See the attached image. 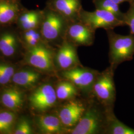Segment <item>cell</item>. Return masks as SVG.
<instances>
[{"label":"cell","instance_id":"obj_1","mask_svg":"<svg viewBox=\"0 0 134 134\" xmlns=\"http://www.w3.org/2000/svg\"><path fill=\"white\" fill-rule=\"evenodd\" d=\"M109 43V58L112 69L122 63L133 59L134 55V36L131 34L123 35L113 29L106 30Z\"/></svg>","mask_w":134,"mask_h":134},{"label":"cell","instance_id":"obj_2","mask_svg":"<svg viewBox=\"0 0 134 134\" xmlns=\"http://www.w3.org/2000/svg\"><path fill=\"white\" fill-rule=\"evenodd\" d=\"M43 10L40 31L44 40L46 42L60 41L62 43L70 22L61 14L46 6Z\"/></svg>","mask_w":134,"mask_h":134},{"label":"cell","instance_id":"obj_3","mask_svg":"<svg viewBox=\"0 0 134 134\" xmlns=\"http://www.w3.org/2000/svg\"><path fill=\"white\" fill-rule=\"evenodd\" d=\"M79 20L96 31L97 29H113L116 27L125 25L124 23L108 12L96 9L89 12L82 9Z\"/></svg>","mask_w":134,"mask_h":134},{"label":"cell","instance_id":"obj_4","mask_svg":"<svg viewBox=\"0 0 134 134\" xmlns=\"http://www.w3.org/2000/svg\"><path fill=\"white\" fill-rule=\"evenodd\" d=\"M96 31L80 20L69 23L65 39L76 46H91L94 42Z\"/></svg>","mask_w":134,"mask_h":134},{"label":"cell","instance_id":"obj_5","mask_svg":"<svg viewBox=\"0 0 134 134\" xmlns=\"http://www.w3.org/2000/svg\"><path fill=\"white\" fill-rule=\"evenodd\" d=\"M112 69L97 75L92 88L96 97L107 105L114 102L116 95Z\"/></svg>","mask_w":134,"mask_h":134},{"label":"cell","instance_id":"obj_6","mask_svg":"<svg viewBox=\"0 0 134 134\" xmlns=\"http://www.w3.org/2000/svg\"><path fill=\"white\" fill-rule=\"evenodd\" d=\"M27 61L30 65L40 70H53V52L45 41L29 48Z\"/></svg>","mask_w":134,"mask_h":134},{"label":"cell","instance_id":"obj_7","mask_svg":"<svg viewBox=\"0 0 134 134\" xmlns=\"http://www.w3.org/2000/svg\"><path fill=\"white\" fill-rule=\"evenodd\" d=\"M103 119L100 112L95 107L86 109L77 125L71 131L72 134H96L102 128Z\"/></svg>","mask_w":134,"mask_h":134},{"label":"cell","instance_id":"obj_8","mask_svg":"<svg viewBox=\"0 0 134 134\" xmlns=\"http://www.w3.org/2000/svg\"><path fill=\"white\" fill-rule=\"evenodd\" d=\"M62 75L66 81L71 82L77 88L82 91L92 88L97 77L95 71L80 66L63 71Z\"/></svg>","mask_w":134,"mask_h":134},{"label":"cell","instance_id":"obj_9","mask_svg":"<svg viewBox=\"0 0 134 134\" xmlns=\"http://www.w3.org/2000/svg\"><path fill=\"white\" fill-rule=\"evenodd\" d=\"M57 99L54 88L47 83L39 86L34 91L29 97V101L34 109L45 111L52 107Z\"/></svg>","mask_w":134,"mask_h":134},{"label":"cell","instance_id":"obj_10","mask_svg":"<svg viewBox=\"0 0 134 134\" xmlns=\"http://www.w3.org/2000/svg\"><path fill=\"white\" fill-rule=\"evenodd\" d=\"M46 6L59 13L70 23L79 20L81 0H48Z\"/></svg>","mask_w":134,"mask_h":134},{"label":"cell","instance_id":"obj_11","mask_svg":"<svg viewBox=\"0 0 134 134\" xmlns=\"http://www.w3.org/2000/svg\"><path fill=\"white\" fill-rule=\"evenodd\" d=\"M77 46L66 39L60 45L56 61L58 66L63 71L79 66L80 61L77 53Z\"/></svg>","mask_w":134,"mask_h":134},{"label":"cell","instance_id":"obj_12","mask_svg":"<svg viewBox=\"0 0 134 134\" xmlns=\"http://www.w3.org/2000/svg\"><path fill=\"white\" fill-rule=\"evenodd\" d=\"M86 110V107L80 102L70 101L60 110L59 118L64 126L74 127Z\"/></svg>","mask_w":134,"mask_h":134},{"label":"cell","instance_id":"obj_13","mask_svg":"<svg viewBox=\"0 0 134 134\" xmlns=\"http://www.w3.org/2000/svg\"><path fill=\"white\" fill-rule=\"evenodd\" d=\"M25 8L20 0H0V26L16 23L19 14Z\"/></svg>","mask_w":134,"mask_h":134},{"label":"cell","instance_id":"obj_14","mask_svg":"<svg viewBox=\"0 0 134 134\" xmlns=\"http://www.w3.org/2000/svg\"><path fill=\"white\" fill-rule=\"evenodd\" d=\"M43 18V10H27L25 8L19 14L16 23L23 31L40 27Z\"/></svg>","mask_w":134,"mask_h":134},{"label":"cell","instance_id":"obj_15","mask_svg":"<svg viewBox=\"0 0 134 134\" xmlns=\"http://www.w3.org/2000/svg\"><path fill=\"white\" fill-rule=\"evenodd\" d=\"M40 130L44 134H61L64 132V125L59 117L52 115L40 116L37 119Z\"/></svg>","mask_w":134,"mask_h":134},{"label":"cell","instance_id":"obj_16","mask_svg":"<svg viewBox=\"0 0 134 134\" xmlns=\"http://www.w3.org/2000/svg\"><path fill=\"white\" fill-rule=\"evenodd\" d=\"M19 39L14 31L5 30L0 34V52L7 57L13 55L19 46Z\"/></svg>","mask_w":134,"mask_h":134},{"label":"cell","instance_id":"obj_17","mask_svg":"<svg viewBox=\"0 0 134 134\" xmlns=\"http://www.w3.org/2000/svg\"><path fill=\"white\" fill-rule=\"evenodd\" d=\"M1 101L6 107L12 110H16L23 104V95L19 90L11 88L3 92Z\"/></svg>","mask_w":134,"mask_h":134},{"label":"cell","instance_id":"obj_18","mask_svg":"<svg viewBox=\"0 0 134 134\" xmlns=\"http://www.w3.org/2000/svg\"><path fill=\"white\" fill-rule=\"evenodd\" d=\"M39 77L40 75L37 72L30 70H24L15 72L12 81L20 86H31L38 81Z\"/></svg>","mask_w":134,"mask_h":134},{"label":"cell","instance_id":"obj_19","mask_svg":"<svg viewBox=\"0 0 134 134\" xmlns=\"http://www.w3.org/2000/svg\"><path fill=\"white\" fill-rule=\"evenodd\" d=\"M55 91L58 99L62 100L72 99L78 94L77 88L68 81L59 83Z\"/></svg>","mask_w":134,"mask_h":134},{"label":"cell","instance_id":"obj_20","mask_svg":"<svg viewBox=\"0 0 134 134\" xmlns=\"http://www.w3.org/2000/svg\"><path fill=\"white\" fill-rule=\"evenodd\" d=\"M92 3L94 5L96 9L104 10L108 12L114 14L116 17L124 23L125 13H123L120 10L119 5L113 1L92 0Z\"/></svg>","mask_w":134,"mask_h":134},{"label":"cell","instance_id":"obj_21","mask_svg":"<svg viewBox=\"0 0 134 134\" xmlns=\"http://www.w3.org/2000/svg\"><path fill=\"white\" fill-rule=\"evenodd\" d=\"M23 32V41L29 48L35 46L43 41H45L40 31V27L38 29L24 30Z\"/></svg>","mask_w":134,"mask_h":134},{"label":"cell","instance_id":"obj_22","mask_svg":"<svg viewBox=\"0 0 134 134\" xmlns=\"http://www.w3.org/2000/svg\"><path fill=\"white\" fill-rule=\"evenodd\" d=\"M107 133L111 134H134V129L118 120L115 117L111 118Z\"/></svg>","mask_w":134,"mask_h":134},{"label":"cell","instance_id":"obj_23","mask_svg":"<svg viewBox=\"0 0 134 134\" xmlns=\"http://www.w3.org/2000/svg\"><path fill=\"white\" fill-rule=\"evenodd\" d=\"M15 115L10 111L0 113V132H9L14 123Z\"/></svg>","mask_w":134,"mask_h":134},{"label":"cell","instance_id":"obj_24","mask_svg":"<svg viewBox=\"0 0 134 134\" xmlns=\"http://www.w3.org/2000/svg\"><path fill=\"white\" fill-rule=\"evenodd\" d=\"M14 69L8 64L0 63V85H5L9 82L13 77Z\"/></svg>","mask_w":134,"mask_h":134},{"label":"cell","instance_id":"obj_25","mask_svg":"<svg viewBox=\"0 0 134 134\" xmlns=\"http://www.w3.org/2000/svg\"><path fill=\"white\" fill-rule=\"evenodd\" d=\"M129 4V9L125 13L124 21L125 25L129 26L130 34L134 36V2Z\"/></svg>","mask_w":134,"mask_h":134},{"label":"cell","instance_id":"obj_26","mask_svg":"<svg viewBox=\"0 0 134 134\" xmlns=\"http://www.w3.org/2000/svg\"><path fill=\"white\" fill-rule=\"evenodd\" d=\"M15 134H31L32 130L29 121L26 119L21 120L16 127L14 131Z\"/></svg>","mask_w":134,"mask_h":134},{"label":"cell","instance_id":"obj_27","mask_svg":"<svg viewBox=\"0 0 134 134\" xmlns=\"http://www.w3.org/2000/svg\"><path fill=\"white\" fill-rule=\"evenodd\" d=\"M112 1H113V2H114L116 4H117L118 5H119L122 3L128 1V0H112Z\"/></svg>","mask_w":134,"mask_h":134},{"label":"cell","instance_id":"obj_28","mask_svg":"<svg viewBox=\"0 0 134 134\" xmlns=\"http://www.w3.org/2000/svg\"><path fill=\"white\" fill-rule=\"evenodd\" d=\"M127 2H128L129 4H130V3H132L133 2H134V0H128Z\"/></svg>","mask_w":134,"mask_h":134}]
</instances>
